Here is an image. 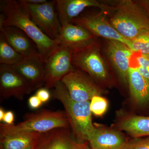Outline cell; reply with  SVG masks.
<instances>
[{
  "label": "cell",
  "mask_w": 149,
  "mask_h": 149,
  "mask_svg": "<svg viewBox=\"0 0 149 149\" xmlns=\"http://www.w3.org/2000/svg\"><path fill=\"white\" fill-rule=\"evenodd\" d=\"M0 27L13 26L21 29L37 46L40 57L45 63L59 44L51 39L37 26L19 1L1 0Z\"/></svg>",
  "instance_id": "6da1fadb"
},
{
  "label": "cell",
  "mask_w": 149,
  "mask_h": 149,
  "mask_svg": "<svg viewBox=\"0 0 149 149\" xmlns=\"http://www.w3.org/2000/svg\"><path fill=\"white\" fill-rule=\"evenodd\" d=\"M54 88L53 97L63 105L74 139L79 143L88 142L96 129L92 121L90 101L73 100L61 81Z\"/></svg>",
  "instance_id": "7a4b0ae2"
},
{
  "label": "cell",
  "mask_w": 149,
  "mask_h": 149,
  "mask_svg": "<svg viewBox=\"0 0 149 149\" xmlns=\"http://www.w3.org/2000/svg\"><path fill=\"white\" fill-rule=\"evenodd\" d=\"M107 3L111 7L108 14L110 22L126 39L131 40L144 29L149 28L148 17L134 0H116Z\"/></svg>",
  "instance_id": "3957f363"
},
{
  "label": "cell",
  "mask_w": 149,
  "mask_h": 149,
  "mask_svg": "<svg viewBox=\"0 0 149 149\" xmlns=\"http://www.w3.org/2000/svg\"><path fill=\"white\" fill-rule=\"evenodd\" d=\"M70 126L65 111L42 110L26 115L24 120L17 124L1 123L0 138L20 132L45 133L56 128H68Z\"/></svg>",
  "instance_id": "277c9868"
},
{
  "label": "cell",
  "mask_w": 149,
  "mask_h": 149,
  "mask_svg": "<svg viewBox=\"0 0 149 149\" xmlns=\"http://www.w3.org/2000/svg\"><path fill=\"white\" fill-rule=\"evenodd\" d=\"M72 63L73 66L88 73L94 81L104 85L111 83L108 63L102 54L100 46L97 41L73 52Z\"/></svg>",
  "instance_id": "5b68a950"
},
{
  "label": "cell",
  "mask_w": 149,
  "mask_h": 149,
  "mask_svg": "<svg viewBox=\"0 0 149 149\" xmlns=\"http://www.w3.org/2000/svg\"><path fill=\"white\" fill-rule=\"evenodd\" d=\"M30 18L48 37L56 40L60 32L61 24L55 9L56 1L32 4L19 1Z\"/></svg>",
  "instance_id": "8992f818"
},
{
  "label": "cell",
  "mask_w": 149,
  "mask_h": 149,
  "mask_svg": "<svg viewBox=\"0 0 149 149\" xmlns=\"http://www.w3.org/2000/svg\"><path fill=\"white\" fill-rule=\"evenodd\" d=\"M73 51L59 45L45 63V88H54L56 83L74 69L72 63Z\"/></svg>",
  "instance_id": "52a82bcc"
},
{
  "label": "cell",
  "mask_w": 149,
  "mask_h": 149,
  "mask_svg": "<svg viewBox=\"0 0 149 149\" xmlns=\"http://www.w3.org/2000/svg\"><path fill=\"white\" fill-rule=\"evenodd\" d=\"M70 23L84 27L97 37H102L106 40L121 42L132 50L131 40L123 37L113 27L107 13L100 11L99 13L77 17L72 19Z\"/></svg>",
  "instance_id": "ba28073f"
},
{
  "label": "cell",
  "mask_w": 149,
  "mask_h": 149,
  "mask_svg": "<svg viewBox=\"0 0 149 149\" xmlns=\"http://www.w3.org/2000/svg\"><path fill=\"white\" fill-rule=\"evenodd\" d=\"M73 100L91 101L94 96L100 95L101 91L94 80L79 70L74 69L61 80Z\"/></svg>",
  "instance_id": "9c48e42d"
},
{
  "label": "cell",
  "mask_w": 149,
  "mask_h": 149,
  "mask_svg": "<svg viewBox=\"0 0 149 149\" xmlns=\"http://www.w3.org/2000/svg\"><path fill=\"white\" fill-rule=\"evenodd\" d=\"M104 50L109 63L120 82L128 85L130 59L134 52L123 43L110 40H106Z\"/></svg>",
  "instance_id": "30bf717a"
},
{
  "label": "cell",
  "mask_w": 149,
  "mask_h": 149,
  "mask_svg": "<svg viewBox=\"0 0 149 149\" xmlns=\"http://www.w3.org/2000/svg\"><path fill=\"white\" fill-rule=\"evenodd\" d=\"M34 149H91L88 142H77L68 128H58L40 133L34 143Z\"/></svg>",
  "instance_id": "8fae6325"
},
{
  "label": "cell",
  "mask_w": 149,
  "mask_h": 149,
  "mask_svg": "<svg viewBox=\"0 0 149 149\" xmlns=\"http://www.w3.org/2000/svg\"><path fill=\"white\" fill-rule=\"evenodd\" d=\"M32 90L21 76L8 65H0V95L2 98L13 97L22 100Z\"/></svg>",
  "instance_id": "7c38bea8"
},
{
  "label": "cell",
  "mask_w": 149,
  "mask_h": 149,
  "mask_svg": "<svg viewBox=\"0 0 149 149\" xmlns=\"http://www.w3.org/2000/svg\"><path fill=\"white\" fill-rule=\"evenodd\" d=\"M58 37L56 39L59 45L70 48L73 52L90 45L97 37L84 27L70 22L62 24Z\"/></svg>",
  "instance_id": "4fadbf2b"
},
{
  "label": "cell",
  "mask_w": 149,
  "mask_h": 149,
  "mask_svg": "<svg viewBox=\"0 0 149 149\" xmlns=\"http://www.w3.org/2000/svg\"><path fill=\"white\" fill-rule=\"evenodd\" d=\"M56 5L61 24L70 22L87 8H98L107 13L111 9L106 1L96 0H57Z\"/></svg>",
  "instance_id": "5bb4252c"
},
{
  "label": "cell",
  "mask_w": 149,
  "mask_h": 149,
  "mask_svg": "<svg viewBox=\"0 0 149 149\" xmlns=\"http://www.w3.org/2000/svg\"><path fill=\"white\" fill-rule=\"evenodd\" d=\"M0 30L8 42L24 59L41 58L35 43L21 29L13 26H3L0 27Z\"/></svg>",
  "instance_id": "9a60e30c"
},
{
  "label": "cell",
  "mask_w": 149,
  "mask_h": 149,
  "mask_svg": "<svg viewBox=\"0 0 149 149\" xmlns=\"http://www.w3.org/2000/svg\"><path fill=\"white\" fill-rule=\"evenodd\" d=\"M24 79L32 91L45 84V63L40 58L24 59L21 62L10 66Z\"/></svg>",
  "instance_id": "2e32d148"
},
{
  "label": "cell",
  "mask_w": 149,
  "mask_h": 149,
  "mask_svg": "<svg viewBox=\"0 0 149 149\" xmlns=\"http://www.w3.org/2000/svg\"><path fill=\"white\" fill-rule=\"evenodd\" d=\"M88 141L91 149H125L128 141L121 132L97 126Z\"/></svg>",
  "instance_id": "e0dca14e"
},
{
  "label": "cell",
  "mask_w": 149,
  "mask_h": 149,
  "mask_svg": "<svg viewBox=\"0 0 149 149\" xmlns=\"http://www.w3.org/2000/svg\"><path fill=\"white\" fill-rule=\"evenodd\" d=\"M128 85L130 95L136 103L145 105L149 102V82L138 71L130 67L128 70Z\"/></svg>",
  "instance_id": "ac0fdd59"
},
{
  "label": "cell",
  "mask_w": 149,
  "mask_h": 149,
  "mask_svg": "<svg viewBox=\"0 0 149 149\" xmlns=\"http://www.w3.org/2000/svg\"><path fill=\"white\" fill-rule=\"evenodd\" d=\"M118 127L135 138L149 137V116L127 115L118 122Z\"/></svg>",
  "instance_id": "d6986e66"
},
{
  "label": "cell",
  "mask_w": 149,
  "mask_h": 149,
  "mask_svg": "<svg viewBox=\"0 0 149 149\" xmlns=\"http://www.w3.org/2000/svg\"><path fill=\"white\" fill-rule=\"evenodd\" d=\"M40 133L20 132L1 138L3 149H24L34 143Z\"/></svg>",
  "instance_id": "ffe728a7"
},
{
  "label": "cell",
  "mask_w": 149,
  "mask_h": 149,
  "mask_svg": "<svg viewBox=\"0 0 149 149\" xmlns=\"http://www.w3.org/2000/svg\"><path fill=\"white\" fill-rule=\"evenodd\" d=\"M24 59L8 42L1 33L0 34V63L10 66L15 65Z\"/></svg>",
  "instance_id": "44dd1931"
},
{
  "label": "cell",
  "mask_w": 149,
  "mask_h": 149,
  "mask_svg": "<svg viewBox=\"0 0 149 149\" xmlns=\"http://www.w3.org/2000/svg\"><path fill=\"white\" fill-rule=\"evenodd\" d=\"M130 67L137 68L149 82V55L133 53L130 59Z\"/></svg>",
  "instance_id": "7402d4cb"
},
{
  "label": "cell",
  "mask_w": 149,
  "mask_h": 149,
  "mask_svg": "<svg viewBox=\"0 0 149 149\" xmlns=\"http://www.w3.org/2000/svg\"><path fill=\"white\" fill-rule=\"evenodd\" d=\"M131 41L133 52L149 55V28L144 29Z\"/></svg>",
  "instance_id": "603a6c76"
},
{
  "label": "cell",
  "mask_w": 149,
  "mask_h": 149,
  "mask_svg": "<svg viewBox=\"0 0 149 149\" xmlns=\"http://www.w3.org/2000/svg\"><path fill=\"white\" fill-rule=\"evenodd\" d=\"M108 102L100 95L94 96L90 101V109L92 113L97 116H101L107 111Z\"/></svg>",
  "instance_id": "cb8c5ba5"
},
{
  "label": "cell",
  "mask_w": 149,
  "mask_h": 149,
  "mask_svg": "<svg viewBox=\"0 0 149 149\" xmlns=\"http://www.w3.org/2000/svg\"><path fill=\"white\" fill-rule=\"evenodd\" d=\"M125 149H149V137L135 138L128 141Z\"/></svg>",
  "instance_id": "d4e9b609"
},
{
  "label": "cell",
  "mask_w": 149,
  "mask_h": 149,
  "mask_svg": "<svg viewBox=\"0 0 149 149\" xmlns=\"http://www.w3.org/2000/svg\"><path fill=\"white\" fill-rule=\"evenodd\" d=\"M48 90L49 89L45 88H40L36 93V95L40 99L43 103L48 102L50 98L51 94Z\"/></svg>",
  "instance_id": "484cf974"
},
{
  "label": "cell",
  "mask_w": 149,
  "mask_h": 149,
  "mask_svg": "<svg viewBox=\"0 0 149 149\" xmlns=\"http://www.w3.org/2000/svg\"><path fill=\"white\" fill-rule=\"evenodd\" d=\"M42 104L43 103L36 95L31 96L28 100L29 106L32 109L39 108Z\"/></svg>",
  "instance_id": "4316f807"
},
{
  "label": "cell",
  "mask_w": 149,
  "mask_h": 149,
  "mask_svg": "<svg viewBox=\"0 0 149 149\" xmlns=\"http://www.w3.org/2000/svg\"><path fill=\"white\" fill-rule=\"evenodd\" d=\"M143 9L149 18V0H134Z\"/></svg>",
  "instance_id": "83f0119b"
},
{
  "label": "cell",
  "mask_w": 149,
  "mask_h": 149,
  "mask_svg": "<svg viewBox=\"0 0 149 149\" xmlns=\"http://www.w3.org/2000/svg\"><path fill=\"white\" fill-rule=\"evenodd\" d=\"M14 118V114L11 111H8L6 112L4 117L3 118V121L6 124L12 125L14 124L13 121Z\"/></svg>",
  "instance_id": "f1b7e54d"
},
{
  "label": "cell",
  "mask_w": 149,
  "mask_h": 149,
  "mask_svg": "<svg viewBox=\"0 0 149 149\" xmlns=\"http://www.w3.org/2000/svg\"><path fill=\"white\" fill-rule=\"evenodd\" d=\"M24 2L32 4L43 3L47 1L46 0H22Z\"/></svg>",
  "instance_id": "f546056e"
},
{
  "label": "cell",
  "mask_w": 149,
  "mask_h": 149,
  "mask_svg": "<svg viewBox=\"0 0 149 149\" xmlns=\"http://www.w3.org/2000/svg\"><path fill=\"white\" fill-rule=\"evenodd\" d=\"M5 113L6 112H5L3 109L1 107V108H0V121H3V118L4 117Z\"/></svg>",
  "instance_id": "4dcf8cb0"
},
{
  "label": "cell",
  "mask_w": 149,
  "mask_h": 149,
  "mask_svg": "<svg viewBox=\"0 0 149 149\" xmlns=\"http://www.w3.org/2000/svg\"><path fill=\"white\" fill-rule=\"evenodd\" d=\"M1 149H3L1 146ZM24 149H34V143L32 144V145H30V146H29L27 147L26 148Z\"/></svg>",
  "instance_id": "1f68e13d"
}]
</instances>
